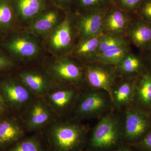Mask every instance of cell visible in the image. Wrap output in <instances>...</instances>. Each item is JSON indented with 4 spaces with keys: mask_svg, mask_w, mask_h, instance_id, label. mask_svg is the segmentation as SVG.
Instances as JSON below:
<instances>
[{
    "mask_svg": "<svg viewBox=\"0 0 151 151\" xmlns=\"http://www.w3.org/2000/svg\"><path fill=\"white\" fill-rule=\"evenodd\" d=\"M89 129L81 121L69 116L58 117L42 132L48 151H82Z\"/></svg>",
    "mask_w": 151,
    "mask_h": 151,
    "instance_id": "cell-1",
    "label": "cell"
},
{
    "mask_svg": "<svg viewBox=\"0 0 151 151\" xmlns=\"http://www.w3.org/2000/svg\"><path fill=\"white\" fill-rule=\"evenodd\" d=\"M0 47L20 66L42 62L47 55L42 39L26 29L10 33L0 39Z\"/></svg>",
    "mask_w": 151,
    "mask_h": 151,
    "instance_id": "cell-2",
    "label": "cell"
},
{
    "mask_svg": "<svg viewBox=\"0 0 151 151\" xmlns=\"http://www.w3.org/2000/svg\"><path fill=\"white\" fill-rule=\"evenodd\" d=\"M42 63L54 83L86 88L84 64L70 55L58 57L47 54Z\"/></svg>",
    "mask_w": 151,
    "mask_h": 151,
    "instance_id": "cell-3",
    "label": "cell"
},
{
    "mask_svg": "<svg viewBox=\"0 0 151 151\" xmlns=\"http://www.w3.org/2000/svg\"><path fill=\"white\" fill-rule=\"evenodd\" d=\"M123 144L120 112L112 111L99 119L89 140L91 151H112Z\"/></svg>",
    "mask_w": 151,
    "mask_h": 151,
    "instance_id": "cell-4",
    "label": "cell"
},
{
    "mask_svg": "<svg viewBox=\"0 0 151 151\" xmlns=\"http://www.w3.org/2000/svg\"><path fill=\"white\" fill-rule=\"evenodd\" d=\"M78 39L74 14L69 10L62 22L42 38V42L47 54L60 57L70 54Z\"/></svg>",
    "mask_w": 151,
    "mask_h": 151,
    "instance_id": "cell-5",
    "label": "cell"
},
{
    "mask_svg": "<svg viewBox=\"0 0 151 151\" xmlns=\"http://www.w3.org/2000/svg\"><path fill=\"white\" fill-rule=\"evenodd\" d=\"M112 111V100L108 92L86 88L81 90L71 117L82 122L100 119Z\"/></svg>",
    "mask_w": 151,
    "mask_h": 151,
    "instance_id": "cell-6",
    "label": "cell"
},
{
    "mask_svg": "<svg viewBox=\"0 0 151 151\" xmlns=\"http://www.w3.org/2000/svg\"><path fill=\"white\" fill-rule=\"evenodd\" d=\"M0 93L11 113L19 117L35 97L15 72L0 75Z\"/></svg>",
    "mask_w": 151,
    "mask_h": 151,
    "instance_id": "cell-7",
    "label": "cell"
},
{
    "mask_svg": "<svg viewBox=\"0 0 151 151\" xmlns=\"http://www.w3.org/2000/svg\"><path fill=\"white\" fill-rule=\"evenodd\" d=\"M124 144L132 146L139 143L151 130V113L132 105L120 111Z\"/></svg>",
    "mask_w": 151,
    "mask_h": 151,
    "instance_id": "cell-8",
    "label": "cell"
},
{
    "mask_svg": "<svg viewBox=\"0 0 151 151\" xmlns=\"http://www.w3.org/2000/svg\"><path fill=\"white\" fill-rule=\"evenodd\" d=\"M26 133L42 132L58 117L44 97H35L19 116Z\"/></svg>",
    "mask_w": 151,
    "mask_h": 151,
    "instance_id": "cell-9",
    "label": "cell"
},
{
    "mask_svg": "<svg viewBox=\"0 0 151 151\" xmlns=\"http://www.w3.org/2000/svg\"><path fill=\"white\" fill-rule=\"evenodd\" d=\"M82 89L53 83L44 97L58 117H69Z\"/></svg>",
    "mask_w": 151,
    "mask_h": 151,
    "instance_id": "cell-10",
    "label": "cell"
},
{
    "mask_svg": "<svg viewBox=\"0 0 151 151\" xmlns=\"http://www.w3.org/2000/svg\"><path fill=\"white\" fill-rule=\"evenodd\" d=\"M15 74L35 97H44L54 83L42 63L19 67Z\"/></svg>",
    "mask_w": 151,
    "mask_h": 151,
    "instance_id": "cell-11",
    "label": "cell"
},
{
    "mask_svg": "<svg viewBox=\"0 0 151 151\" xmlns=\"http://www.w3.org/2000/svg\"><path fill=\"white\" fill-rule=\"evenodd\" d=\"M84 73L86 88L104 90L111 96L112 87L118 77L115 66L96 60L84 64Z\"/></svg>",
    "mask_w": 151,
    "mask_h": 151,
    "instance_id": "cell-12",
    "label": "cell"
},
{
    "mask_svg": "<svg viewBox=\"0 0 151 151\" xmlns=\"http://www.w3.org/2000/svg\"><path fill=\"white\" fill-rule=\"evenodd\" d=\"M66 12L52 4L37 16L25 29L42 39L62 22Z\"/></svg>",
    "mask_w": 151,
    "mask_h": 151,
    "instance_id": "cell-13",
    "label": "cell"
},
{
    "mask_svg": "<svg viewBox=\"0 0 151 151\" xmlns=\"http://www.w3.org/2000/svg\"><path fill=\"white\" fill-rule=\"evenodd\" d=\"M133 17L112 5L105 11L102 34L126 39L127 29Z\"/></svg>",
    "mask_w": 151,
    "mask_h": 151,
    "instance_id": "cell-14",
    "label": "cell"
},
{
    "mask_svg": "<svg viewBox=\"0 0 151 151\" xmlns=\"http://www.w3.org/2000/svg\"><path fill=\"white\" fill-rule=\"evenodd\" d=\"M19 117L10 113L0 119V151H4L25 137Z\"/></svg>",
    "mask_w": 151,
    "mask_h": 151,
    "instance_id": "cell-15",
    "label": "cell"
},
{
    "mask_svg": "<svg viewBox=\"0 0 151 151\" xmlns=\"http://www.w3.org/2000/svg\"><path fill=\"white\" fill-rule=\"evenodd\" d=\"M105 11L73 13L78 39L87 38L102 34Z\"/></svg>",
    "mask_w": 151,
    "mask_h": 151,
    "instance_id": "cell-16",
    "label": "cell"
},
{
    "mask_svg": "<svg viewBox=\"0 0 151 151\" xmlns=\"http://www.w3.org/2000/svg\"><path fill=\"white\" fill-rule=\"evenodd\" d=\"M21 29H25L42 11L52 4L50 0H11Z\"/></svg>",
    "mask_w": 151,
    "mask_h": 151,
    "instance_id": "cell-17",
    "label": "cell"
},
{
    "mask_svg": "<svg viewBox=\"0 0 151 151\" xmlns=\"http://www.w3.org/2000/svg\"><path fill=\"white\" fill-rule=\"evenodd\" d=\"M126 39L141 53L151 50V24L133 16L127 29Z\"/></svg>",
    "mask_w": 151,
    "mask_h": 151,
    "instance_id": "cell-18",
    "label": "cell"
},
{
    "mask_svg": "<svg viewBox=\"0 0 151 151\" xmlns=\"http://www.w3.org/2000/svg\"><path fill=\"white\" fill-rule=\"evenodd\" d=\"M135 79L118 77L111 89L113 111L120 112L132 105L134 94Z\"/></svg>",
    "mask_w": 151,
    "mask_h": 151,
    "instance_id": "cell-19",
    "label": "cell"
},
{
    "mask_svg": "<svg viewBox=\"0 0 151 151\" xmlns=\"http://www.w3.org/2000/svg\"><path fill=\"white\" fill-rule=\"evenodd\" d=\"M132 105L151 113V71L148 68L135 78Z\"/></svg>",
    "mask_w": 151,
    "mask_h": 151,
    "instance_id": "cell-20",
    "label": "cell"
},
{
    "mask_svg": "<svg viewBox=\"0 0 151 151\" xmlns=\"http://www.w3.org/2000/svg\"><path fill=\"white\" fill-rule=\"evenodd\" d=\"M118 77L135 79L147 68L142 53L136 54L132 50L115 66Z\"/></svg>",
    "mask_w": 151,
    "mask_h": 151,
    "instance_id": "cell-21",
    "label": "cell"
},
{
    "mask_svg": "<svg viewBox=\"0 0 151 151\" xmlns=\"http://www.w3.org/2000/svg\"><path fill=\"white\" fill-rule=\"evenodd\" d=\"M101 35L87 38L78 39L69 55L83 64L97 60Z\"/></svg>",
    "mask_w": 151,
    "mask_h": 151,
    "instance_id": "cell-22",
    "label": "cell"
},
{
    "mask_svg": "<svg viewBox=\"0 0 151 151\" xmlns=\"http://www.w3.org/2000/svg\"><path fill=\"white\" fill-rule=\"evenodd\" d=\"M20 29L11 0H0V36Z\"/></svg>",
    "mask_w": 151,
    "mask_h": 151,
    "instance_id": "cell-23",
    "label": "cell"
},
{
    "mask_svg": "<svg viewBox=\"0 0 151 151\" xmlns=\"http://www.w3.org/2000/svg\"><path fill=\"white\" fill-rule=\"evenodd\" d=\"M43 132H36L33 135L22 139L4 151H48L43 142Z\"/></svg>",
    "mask_w": 151,
    "mask_h": 151,
    "instance_id": "cell-24",
    "label": "cell"
},
{
    "mask_svg": "<svg viewBox=\"0 0 151 151\" xmlns=\"http://www.w3.org/2000/svg\"><path fill=\"white\" fill-rule=\"evenodd\" d=\"M112 5V0H73L70 10L75 14L105 10Z\"/></svg>",
    "mask_w": 151,
    "mask_h": 151,
    "instance_id": "cell-25",
    "label": "cell"
},
{
    "mask_svg": "<svg viewBox=\"0 0 151 151\" xmlns=\"http://www.w3.org/2000/svg\"><path fill=\"white\" fill-rule=\"evenodd\" d=\"M132 50L131 45L99 53L97 60L105 64L116 66L122 59Z\"/></svg>",
    "mask_w": 151,
    "mask_h": 151,
    "instance_id": "cell-26",
    "label": "cell"
},
{
    "mask_svg": "<svg viewBox=\"0 0 151 151\" xmlns=\"http://www.w3.org/2000/svg\"><path fill=\"white\" fill-rule=\"evenodd\" d=\"M130 44L127 39L102 34L99 44V53Z\"/></svg>",
    "mask_w": 151,
    "mask_h": 151,
    "instance_id": "cell-27",
    "label": "cell"
},
{
    "mask_svg": "<svg viewBox=\"0 0 151 151\" xmlns=\"http://www.w3.org/2000/svg\"><path fill=\"white\" fill-rule=\"evenodd\" d=\"M19 67L17 63L0 47V75L15 72Z\"/></svg>",
    "mask_w": 151,
    "mask_h": 151,
    "instance_id": "cell-28",
    "label": "cell"
},
{
    "mask_svg": "<svg viewBox=\"0 0 151 151\" xmlns=\"http://www.w3.org/2000/svg\"><path fill=\"white\" fill-rule=\"evenodd\" d=\"M133 16L151 24V0H142Z\"/></svg>",
    "mask_w": 151,
    "mask_h": 151,
    "instance_id": "cell-29",
    "label": "cell"
},
{
    "mask_svg": "<svg viewBox=\"0 0 151 151\" xmlns=\"http://www.w3.org/2000/svg\"><path fill=\"white\" fill-rule=\"evenodd\" d=\"M142 0H112L113 5L132 15Z\"/></svg>",
    "mask_w": 151,
    "mask_h": 151,
    "instance_id": "cell-30",
    "label": "cell"
},
{
    "mask_svg": "<svg viewBox=\"0 0 151 151\" xmlns=\"http://www.w3.org/2000/svg\"><path fill=\"white\" fill-rule=\"evenodd\" d=\"M133 147L138 151H151V130L142 140Z\"/></svg>",
    "mask_w": 151,
    "mask_h": 151,
    "instance_id": "cell-31",
    "label": "cell"
},
{
    "mask_svg": "<svg viewBox=\"0 0 151 151\" xmlns=\"http://www.w3.org/2000/svg\"><path fill=\"white\" fill-rule=\"evenodd\" d=\"M50 1L53 5L67 12L70 10L73 0H50Z\"/></svg>",
    "mask_w": 151,
    "mask_h": 151,
    "instance_id": "cell-32",
    "label": "cell"
},
{
    "mask_svg": "<svg viewBox=\"0 0 151 151\" xmlns=\"http://www.w3.org/2000/svg\"><path fill=\"white\" fill-rule=\"evenodd\" d=\"M10 113H11L10 111L6 105L0 93V119Z\"/></svg>",
    "mask_w": 151,
    "mask_h": 151,
    "instance_id": "cell-33",
    "label": "cell"
},
{
    "mask_svg": "<svg viewBox=\"0 0 151 151\" xmlns=\"http://www.w3.org/2000/svg\"><path fill=\"white\" fill-rule=\"evenodd\" d=\"M112 151H138L133 146L127 144H122L117 148Z\"/></svg>",
    "mask_w": 151,
    "mask_h": 151,
    "instance_id": "cell-34",
    "label": "cell"
},
{
    "mask_svg": "<svg viewBox=\"0 0 151 151\" xmlns=\"http://www.w3.org/2000/svg\"><path fill=\"white\" fill-rule=\"evenodd\" d=\"M142 53L145 57L147 67L151 71V50L145 53Z\"/></svg>",
    "mask_w": 151,
    "mask_h": 151,
    "instance_id": "cell-35",
    "label": "cell"
},
{
    "mask_svg": "<svg viewBox=\"0 0 151 151\" xmlns=\"http://www.w3.org/2000/svg\"><path fill=\"white\" fill-rule=\"evenodd\" d=\"M1 38H2V37H1V36H0V39Z\"/></svg>",
    "mask_w": 151,
    "mask_h": 151,
    "instance_id": "cell-36",
    "label": "cell"
}]
</instances>
